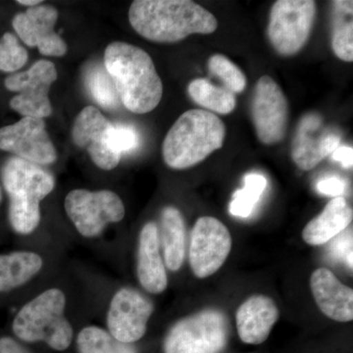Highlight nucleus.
<instances>
[{
	"label": "nucleus",
	"instance_id": "nucleus-1",
	"mask_svg": "<svg viewBox=\"0 0 353 353\" xmlns=\"http://www.w3.org/2000/svg\"><path fill=\"white\" fill-rule=\"evenodd\" d=\"M129 20L141 37L162 43L212 34L218 28L215 16L190 0H136L130 7Z\"/></svg>",
	"mask_w": 353,
	"mask_h": 353
},
{
	"label": "nucleus",
	"instance_id": "nucleus-2",
	"mask_svg": "<svg viewBox=\"0 0 353 353\" xmlns=\"http://www.w3.org/2000/svg\"><path fill=\"white\" fill-rule=\"evenodd\" d=\"M104 67L128 110L146 114L157 108L163 95V85L146 51L131 43L115 41L106 48Z\"/></svg>",
	"mask_w": 353,
	"mask_h": 353
},
{
	"label": "nucleus",
	"instance_id": "nucleus-3",
	"mask_svg": "<svg viewBox=\"0 0 353 353\" xmlns=\"http://www.w3.org/2000/svg\"><path fill=\"white\" fill-rule=\"evenodd\" d=\"M226 126L216 114L192 109L183 113L167 132L162 145L165 163L183 170L201 163L224 145Z\"/></svg>",
	"mask_w": 353,
	"mask_h": 353
},
{
	"label": "nucleus",
	"instance_id": "nucleus-4",
	"mask_svg": "<svg viewBox=\"0 0 353 353\" xmlns=\"http://www.w3.org/2000/svg\"><path fill=\"white\" fill-rule=\"evenodd\" d=\"M2 182L10 197L9 221L14 231L32 234L41 222L39 203L54 189V179L39 165L12 157L4 165Z\"/></svg>",
	"mask_w": 353,
	"mask_h": 353
},
{
	"label": "nucleus",
	"instance_id": "nucleus-5",
	"mask_svg": "<svg viewBox=\"0 0 353 353\" xmlns=\"http://www.w3.org/2000/svg\"><path fill=\"white\" fill-rule=\"evenodd\" d=\"M66 296L59 289L46 290L26 303L14 319V334L24 341H43L55 350H65L73 329L64 316Z\"/></svg>",
	"mask_w": 353,
	"mask_h": 353
},
{
	"label": "nucleus",
	"instance_id": "nucleus-6",
	"mask_svg": "<svg viewBox=\"0 0 353 353\" xmlns=\"http://www.w3.org/2000/svg\"><path fill=\"white\" fill-rule=\"evenodd\" d=\"M229 340L226 315L206 309L176 322L164 341L165 353H221Z\"/></svg>",
	"mask_w": 353,
	"mask_h": 353
},
{
	"label": "nucleus",
	"instance_id": "nucleus-7",
	"mask_svg": "<svg viewBox=\"0 0 353 353\" xmlns=\"http://www.w3.org/2000/svg\"><path fill=\"white\" fill-rule=\"evenodd\" d=\"M317 6L313 0H278L269 17V41L283 57H292L307 43L314 25Z\"/></svg>",
	"mask_w": 353,
	"mask_h": 353
},
{
	"label": "nucleus",
	"instance_id": "nucleus-8",
	"mask_svg": "<svg viewBox=\"0 0 353 353\" xmlns=\"http://www.w3.org/2000/svg\"><path fill=\"white\" fill-rule=\"evenodd\" d=\"M64 208L77 231L85 238L99 236L108 224L125 217L122 199L111 190H72L65 199Z\"/></svg>",
	"mask_w": 353,
	"mask_h": 353
},
{
	"label": "nucleus",
	"instance_id": "nucleus-9",
	"mask_svg": "<svg viewBox=\"0 0 353 353\" xmlns=\"http://www.w3.org/2000/svg\"><path fill=\"white\" fill-rule=\"evenodd\" d=\"M57 79L55 65L48 60H39L28 71L7 77L6 87L19 92L10 101L11 108L24 117H48L52 113L48 94Z\"/></svg>",
	"mask_w": 353,
	"mask_h": 353
},
{
	"label": "nucleus",
	"instance_id": "nucleus-10",
	"mask_svg": "<svg viewBox=\"0 0 353 353\" xmlns=\"http://www.w3.org/2000/svg\"><path fill=\"white\" fill-rule=\"evenodd\" d=\"M231 248V234L221 221L210 216L199 218L190 234V264L194 275L204 279L215 274Z\"/></svg>",
	"mask_w": 353,
	"mask_h": 353
},
{
	"label": "nucleus",
	"instance_id": "nucleus-11",
	"mask_svg": "<svg viewBox=\"0 0 353 353\" xmlns=\"http://www.w3.org/2000/svg\"><path fill=\"white\" fill-rule=\"evenodd\" d=\"M253 125L257 138L266 145L284 139L289 120V103L282 88L271 77L257 82L252 104Z\"/></svg>",
	"mask_w": 353,
	"mask_h": 353
},
{
	"label": "nucleus",
	"instance_id": "nucleus-12",
	"mask_svg": "<svg viewBox=\"0 0 353 353\" xmlns=\"http://www.w3.org/2000/svg\"><path fill=\"white\" fill-rule=\"evenodd\" d=\"M152 313L150 299L138 290L123 288L114 294L109 306V334L121 343H136L145 336Z\"/></svg>",
	"mask_w": 353,
	"mask_h": 353
},
{
	"label": "nucleus",
	"instance_id": "nucleus-13",
	"mask_svg": "<svg viewBox=\"0 0 353 353\" xmlns=\"http://www.w3.org/2000/svg\"><path fill=\"white\" fill-rule=\"evenodd\" d=\"M0 150L37 165H48L57 159V152L39 118L24 117L0 129Z\"/></svg>",
	"mask_w": 353,
	"mask_h": 353
},
{
	"label": "nucleus",
	"instance_id": "nucleus-14",
	"mask_svg": "<svg viewBox=\"0 0 353 353\" xmlns=\"http://www.w3.org/2000/svg\"><path fill=\"white\" fill-rule=\"evenodd\" d=\"M58 12L54 7L38 6L14 17L12 25L27 46H37L44 57H61L67 53V44L54 32Z\"/></svg>",
	"mask_w": 353,
	"mask_h": 353
},
{
	"label": "nucleus",
	"instance_id": "nucleus-15",
	"mask_svg": "<svg viewBox=\"0 0 353 353\" xmlns=\"http://www.w3.org/2000/svg\"><path fill=\"white\" fill-rule=\"evenodd\" d=\"M323 119L317 113L304 115L297 125L292 143V158L299 168L309 171L341 145L340 134L320 132Z\"/></svg>",
	"mask_w": 353,
	"mask_h": 353
},
{
	"label": "nucleus",
	"instance_id": "nucleus-16",
	"mask_svg": "<svg viewBox=\"0 0 353 353\" xmlns=\"http://www.w3.org/2000/svg\"><path fill=\"white\" fill-rule=\"evenodd\" d=\"M112 123L94 106L83 108L74 123V143L87 150L94 163L103 170H112L120 162V155L108 145V132Z\"/></svg>",
	"mask_w": 353,
	"mask_h": 353
},
{
	"label": "nucleus",
	"instance_id": "nucleus-17",
	"mask_svg": "<svg viewBox=\"0 0 353 353\" xmlns=\"http://www.w3.org/2000/svg\"><path fill=\"white\" fill-rule=\"evenodd\" d=\"M310 288L316 304L325 315L338 322L353 320V290L326 268L313 272Z\"/></svg>",
	"mask_w": 353,
	"mask_h": 353
},
{
	"label": "nucleus",
	"instance_id": "nucleus-18",
	"mask_svg": "<svg viewBox=\"0 0 353 353\" xmlns=\"http://www.w3.org/2000/svg\"><path fill=\"white\" fill-rule=\"evenodd\" d=\"M279 309L273 299L266 296H253L236 311L239 336L248 345H260L268 339L279 320Z\"/></svg>",
	"mask_w": 353,
	"mask_h": 353
},
{
	"label": "nucleus",
	"instance_id": "nucleus-19",
	"mask_svg": "<svg viewBox=\"0 0 353 353\" xmlns=\"http://www.w3.org/2000/svg\"><path fill=\"white\" fill-rule=\"evenodd\" d=\"M137 273L141 287L150 294H161L168 285L160 255L159 233L154 222L146 223L139 234Z\"/></svg>",
	"mask_w": 353,
	"mask_h": 353
},
{
	"label": "nucleus",
	"instance_id": "nucleus-20",
	"mask_svg": "<svg viewBox=\"0 0 353 353\" xmlns=\"http://www.w3.org/2000/svg\"><path fill=\"white\" fill-rule=\"evenodd\" d=\"M353 218L352 209L345 197H334L303 231L304 241L310 245H321L343 233Z\"/></svg>",
	"mask_w": 353,
	"mask_h": 353
},
{
	"label": "nucleus",
	"instance_id": "nucleus-21",
	"mask_svg": "<svg viewBox=\"0 0 353 353\" xmlns=\"http://www.w3.org/2000/svg\"><path fill=\"white\" fill-rule=\"evenodd\" d=\"M161 243L165 265L169 270H180L185 255V226L182 213L173 206L162 211Z\"/></svg>",
	"mask_w": 353,
	"mask_h": 353
},
{
	"label": "nucleus",
	"instance_id": "nucleus-22",
	"mask_svg": "<svg viewBox=\"0 0 353 353\" xmlns=\"http://www.w3.org/2000/svg\"><path fill=\"white\" fill-rule=\"evenodd\" d=\"M43 260L38 253L14 252L0 254V292L25 285L41 271Z\"/></svg>",
	"mask_w": 353,
	"mask_h": 353
},
{
	"label": "nucleus",
	"instance_id": "nucleus-23",
	"mask_svg": "<svg viewBox=\"0 0 353 353\" xmlns=\"http://www.w3.org/2000/svg\"><path fill=\"white\" fill-rule=\"evenodd\" d=\"M189 94L196 104L213 114L228 115L236 108V95L227 88L218 87L208 79L192 81L189 85Z\"/></svg>",
	"mask_w": 353,
	"mask_h": 353
},
{
	"label": "nucleus",
	"instance_id": "nucleus-24",
	"mask_svg": "<svg viewBox=\"0 0 353 353\" xmlns=\"http://www.w3.org/2000/svg\"><path fill=\"white\" fill-rule=\"evenodd\" d=\"M334 25L332 48L336 57L345 62L353 61L352 1H334Z\"/></svg>",
	"mask_w": 353,
	"mask_h": 353
},
{
	"label": "nucleus",
	"instance_id": "nucleus-25",
	"mask_svg": "<svg viewBox=\"0 0 353 353\" xmlns=\"http://www.w3.org/2000/svg\"><path fill=\"white\" fill-rule=\"evenodd\" d=\"M81 353H136L134 348L113 338L99 327H85L78 336Z\"/></svg>",
	"mask_w": 353,
	"mask_h": 353
},
{
	"label": "nucleus",
	"instance_id": "nucleus-26",
	"mask_svg": "<svg viewBox=\"0 0 353 353\" xmlns=\"http://www.w3.org/2000/svg\"><path fill=\"white\" fill-rule=\"evenodd\" d=\"M85 83L94 101L102 108L114 109L119 106V95L105 67L99 63L90 66L85 75Z\"/></svg>",
	"mask_w": 353,
	"mask_h": 353
},
{
	"label": "nucleus",
	"instance_id": "nucleus-27",
	"mask_svg": "<svg viewBox=\"0 0 353 353\" xmlns=\"http://www.w3.org/2000/svg\"><path fill=\"white\" fill-rule=\"evenodd\" d=\"M267 187V180L260 174H248L245 176V187L233 194L230 204V213L236 217L248 218Z\"/></svg>",
	"mask_w": 353,
	"mask_h": 353
},
{
	"label": "nucleus",
	"instance_id": "nucleus-28",
	"mask_svg": "<svg viewBox=\"0 0 353 353\" xmlns=\"http://www.w3.org/2000/svg\"><path fill=\"white\" fill-rule=\"evenodd\" d=\"M208 70L217 77L224 88L233 94H241L245 90L246 77L240 67L223 54H215L209 58Z\"/></svg>",
	"mask_w": 353,
	"mask_h": 353
},
{
	"label": "nucleus",
	"instance_id": "nucleus-29",
	"mask_svg": "<svg viewBox=\"0 0 353 353\" xmlns=\"http://www.w3.org/2000/svg\"><path fill=\"white\" fill-rule=\"evenodd\" d=\"M28 61L27 50L10 32H6L0 39V70L15 72L22 68Z\"/></svg>",
	"mask_w": 353,
	"mask_h": 353
},
{
	"label": "nucleus",
	"instance_id": "nucleus-30",
	"mask_svg": "<svg viewBox=\"0 0 353 353\" xmlns=\"http://www.w3.org/2000/svg\"><path fill=\"white\" fill-rule=\"evenodd\" d=\"M108 145L112 152L118 155L131 152L138 148L139 136L138 132L128 125H113L108 132Z\"/></svg>",
	"mask_w": 353,
	"mask_h": 353
},
{
	"label": "nucleus",
	"instance_id": "nucleus-31",
	"mask_svg": "<svg viewBox=\"0 0 353 353\" xmlns=\"http://www.w3.org/2000/svg\"><path fill=\"white\" fill-rule=\"evenodd\" d=\"M330 252L332 256L343 261L352 269V232L341 233L334 238L330 245Z\"/></svg>",
	"mask_w": 353,
	"mask_h": 353
},
{
	"label": "nucleus",
	"instance_id": "nucleus-32",
	"mask_svg": "<svg viewBox=\"0 0 353 353\" xmlns=\"http://www.w3.org/2000/svg\"><path fill=\"white\" fill-rule=\"evenodd\" d=\"M345 189V183L340 178L330 176L317 183V190L324 196H341Z\"/></svg>",
	"mask_w": 353,
	"mask_h": 353
},
{
	"label": "nucleus",
	"instance_id": "nucleus-33",
	"mask_svg": "<svg viewBox=\"0 0 353 353\" xmlns=\"http://www.w3.org/2000/svg\"><path fill=\"white\" fill-rule=\"evenodd\" d=\"M334 161L339 162L345 169L352 168L353 150L350 146H339L331 154Z\"/></svg>",
	"mask_w": 353,
	"mask_h": 353
},
{
	"label": "nucleus",
	"instance_id": "nucleus-34",
	"mask_svg": "<svg viewBox=\"0 0 353 353\" xmlns=\"http://www.w3.org/2000/svg\"><path fill=\"white\" fill-rule=\"evenodd\" d=\"M0 353H30L13 339L4 336L0 339Z\"/></svg>",
	"mask_w": 353,
	"mask_h": 353
},
{
	"label": "nucleus",
	"instance_id": "nucleus-35",
	"mask_svg": "<svg viewBox=\"0 0 353 353\" xmlns=\"http://www.w3.org/2000/svg\"><path fill=\"white\" fill-rule=\"evenodd\" d=\"M18 3L22 4V6L34 7L39 6L41 1V0H19Z\"/></svg>",
	"mask_w": 353,
	"mask_h": 353
},
{
	"label": "nucleus",
	"instance_id": "nucleus-36",
	"mask_svg": "<svg viewBox=\"0 0 353 353\" xmlns=\"http://www.w3.org/2000/svg\"><path fill=\"white\" fill-rule=\"evenodd\" d=\"M1 199H2V190H1V188H0V201H1Z\"/></svg>",
	"mask_w": 353,
	"mask_h": 353
}]
</instances>
